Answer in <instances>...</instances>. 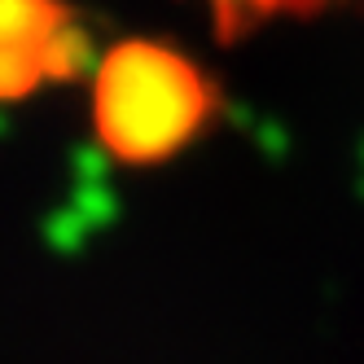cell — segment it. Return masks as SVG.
Listing matches in <instances>:
<instances>
[{
	"label": "cell",
	"instance_id": "cell-1",
	"mask_svg": "<svg viewBox=\"0 0 364 364\" xmlns=\"http://www.w3.org/2000/svg\"><path fill=\"white\" fill-rule=\"evenodd\" d=\"M215 110L220 101L202 66L154 40L114 44L92 80V132L127 167L176 159L211 127Z\"/></svg>",
	"mask_w": 364,
	"mask_h": 364
},
{
	"label": "cell",
	"instance_id": "cell-2",
	"mask_svg": "<svg viewBox=\"0 0 364 364\" xmlns=\"http://www.w3.org/2000/svg\"><path fill=\"white\" fill-rule=\"evenodd\" d=\"M329 5H347V0H202L220 40H242L277 18H307Z\"/></svg>",
	"mask_w": 364,
	"mask_h": 364
}]
</instances>
